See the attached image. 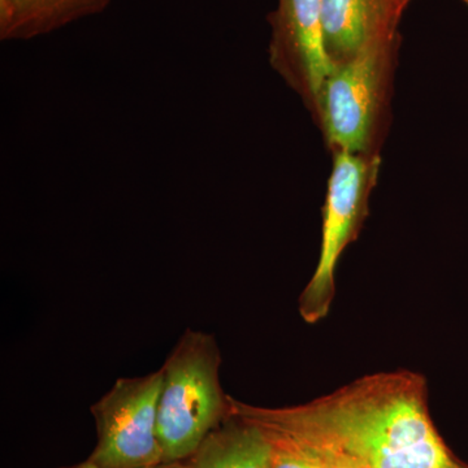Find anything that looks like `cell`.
<instances>
[{
  "instance_id": "cell-13",
  "label": "cell",
  "mask_w": 468,
  "mask_h": 468,
  "mask_svg": "<svg viewBox=\"0 0 468 468\" xmlns=\"http://www.w3.org/2000/svg\"><path fill=\"white\" fill-rule=\"evenodd\" d=\"M462 2H463V3H464V5H467V7H468V0H462Z\"/></svg>"
},
{
  "instance_id": "cell-14",
  "label": "cell",
  "mask_w": 468,
  "mask_h": 468,
  "mask_svg": "<svg viewBox=\"0 0 468 468\" xmlns=\"http://www.w3.org/2000/svg\"><path fill=\"white\" fill-rule=\"evenodd\" d=\"M406 2V5H409L410 2H411V0H405Z\"/></svg>"
},
{
  "instance_id": "cell-8",
  "label": "cell",
  "mask_w": 468,
  "mask_h": 468,
  "mask_svg": "<svg viewBox=\"0 0 468 468\" xmlns=\"http://www.w3.org/2000/svg\"><path fill=\"white\" fill-rule=\"evenodd\" d=\"M271 455L272 443L266 432L230 412L187 463L190 468H270Z\"/></svg>"
},
{
  "instance_id": "cell-15",
  "label": "cell",
  "mask_w": 468,
  "mask_h": 468,
  "mask_svg": "<svg viewBox=\"0 0 468 468\" xmlns=\"http://www.w3.org/2000/svg\"><path fill=\"white\" fill-rule=\"evenodd\" d=\"M462 468H468V466H466V464H463V467H462Z\"/></svg>"
},
{
  "instance_id": "cell-1",
  "label": "cell",
  "mask_w": 468,
  "mask_h": 468,
  "mask_svg": "<svg viewBox=\"0 0 468 468\" xmlns=\"http://www.w3.org/2000/svg\"><path fill=\"white\" fill-rule=\"evenodd\" d=\"M230 412L268 435L325 449L368 468H462L428 410L426 378L367 375L303 405L261 408L230 397Z\"/></svg>"
},
{
  "instance_id": "cell-12",
  "label": "cell",
  "mask_w": 468,
  "mask_h": 468,
  "mask_svg": "<svg viewBox=\"0 0 468 468\" xmlns=\"http://www.w3.org/2000/svg\"><path fill=\"white\" fill-rule=\"evenodd\" d=\"M66 468H101L97 466V464L91 463L90 461L86 460L82 462V463L76 464V466H70ZM151 468H190L187 461L185 462H175V463H162L159 466L151 467Z\"/></svg>"
},
{
  "instance_id": "cell-7",
  "label": "cell",
  "mask_w": 468,
  "mask_h": 468,
  "mask_svg": "<svg viewBox=\"0 0 468 468\" xmlns=\"http://www.w3.org/2000/svg\"><path fill=\"white\" fill-rule=\"evenodd\" d=\"M405 0H322L325 51L332 66L397 42Z\"/></svg>"
},
{
  "instance_id": "cell-9",
  "label": "cell",
  "mask_w": 468,
  "mask_h": 468,
  "mask_svg": "<svg viewBox=\"0 0 468 468\" xmlns=\"http://www.w3.org/2000/svg\"><path fill=\"white\" fill-rule=\"evenodd\" d=\"M110 0H0L2 39H29L101 11Z\"/></svg>"
},
{
  "instance_id": "cell-4",
  "label": "cell",
  "mask_w": 468,
  "mask_h": 468,
  "mask_svg": "<svg viewBox=\"0 0 468 468\" xmlns=\"http://www.w3.org/2000/svg\"><path fill=\"white\" fill-rule=\"evenodd\" d=\"M378 167V155L334 153L323 208L318 266L298 298L300 315L309 324L324 319L331 310L335 294V268L345 249L358 237L367 217L368 199Z\"/></svg>"
},
{
  "instance_id": "cell-6",
  "label": "cell",
  "mask_w": 468,
  "mask_h": 468,
  "mask_svg": "<svg viewBox=\"0 0 468 468\" xmlns=\"http://www.w3.org/2000/svg\"><path fill=\"white\" fill-rule=\"evenodd\" d=\"M271 24V64L316 117L323 85L334 69L325 51L322 0H279Z\"/></svg>"
},
{
  "instance_id": "cell-5",
  "label": "cell",
  "mask_w": 468,
  "mask_h": 468,
  "mask_svg": "<svg viewBox=\"0 0 468 468\" xmlns=\"http://www.w3.org/2000/svg\"><path fill=\"white\" fill-rule=\"evenodd\" d=\"M162 369L117 378L91 406L97 445L88 461L101 468H151L163 463L158 436Z\"/></svg>"
},
{
  "instance_id": "cell-3",
  "label": "cell",
  "mask_w": 468,
  "mask_h": 468,
  "mask_svg": "<svg viewBox=\"0 0 468 468\" xmlns=\"http://www.w3.org/2000/svg\"><path fill=\"white\" fill-rule=\"evenodd\" d=\"M396 48L397 42L369 48L326 77L316 120L332 153L378 155Z\"/></svg>"
},
{
  "instance_id": "cell-2",
  "label": "cell",
  "mask_w": 468,
  "mask_h": 468,
  "mask_svg": "<svg viewBox=\"0 0 468 468\" xmlns=\"http://www.w3.org/2000/svg\"><path fill=\"white\" fill-rule=\"evenodd\" d=\"M221 356L214 335L186 329L162 367L158 436L163 463L185 462L230 415L220 383Z\"/></svg>"
},
{
  "instance_id": "cell-11",
  "label": "cell",
  "mask_w": 468,
  "mask_h": 468,
  "mask_svg": "<svg viewBox=\"0 0 468 468\" xmlns=\"http://www.w3.org/2000/svg\"><path fill=\"white\" fill-rule=\"evenodd\" d=\"M279 439H282V437H279ZM282 440L291 443V445L297 448L298 451L303 452V454L313 462L315 468H368L365 466V464L359 463V462L351 460L349 457H345L343 454H338V452L325 451V449L313 448V446L298 445V443L288 441V440Z\"/></svg>"
},
{
  "instance_id": "cell-10",
  "label": "cell",
  "mask_w": 468,
  "mask_h": 468,
  "mask_svg": "<svg viewBox=\"0 0 468 468\" xmlns=\"http://www.w3.org/2000/svg\"><path fill=\"white\" fill-rule=\"evenodd\" d=\"M267 436L272 443L270 468H315L313 462L291 443L277 437Z\"/></svg>"
}]
</instances>
